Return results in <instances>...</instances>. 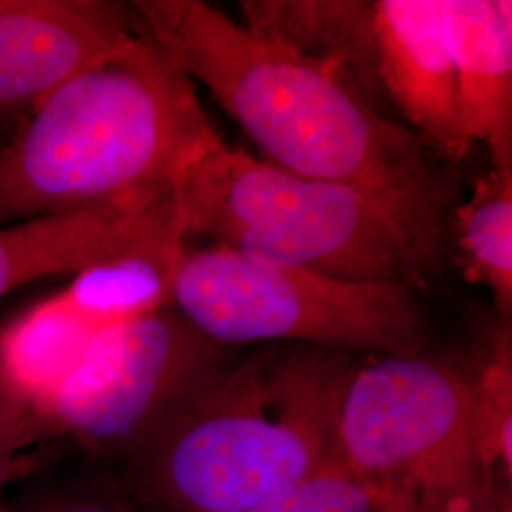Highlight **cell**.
<instances>
[{
  "mask_svg": "<svg viewBox=\"0 0 512 512\" xmlns=\"http://www.w3.org/2000/svg\"><path fill=\"white\" fill-rule=\"evenodd\" d=\"M220 143L196 82L141 25L0 147V226L169 190Z\"/></svg>",
  "mask_w": 512,
  "mask_h": 512,
  "instance_id": "3",
  "label": "cell"
},
{
  "mask_svg": "<svg viewBox=\"0 0 512 512\" xmlns=\"http://www.w3.org/2000/svg\"><path fill=\"white\" fill-rule=\"evenodd\" d=\"M459 264L469 283L494 296L503 317L512 308V171L492 169L454 213Z\"/></svg>",
  "mask_w": 512,
  "mask_h": 512,
  "instance_id": "13",
  "label": "cell"
},
{
  "mask_svg": "<svg viewBox=\"0 0 512 512\" xmlns=\"http://www.w3.org/2000/svg\"><path fill=\"white\" fill-rule=\"evenodd\" d=\"M351 71L366 99L403 116L425 147L456 162L469 150L458 131L439 0H372Z\"/></svg>",
  "mask_w": 512,
  "mask_h": 512,
  "instance_id": "8",
  "label": "cell"
},
{
  "mask_svg": "<svg viewBox=\"0 0 512 512\" xmlns=\"http://www.w3.org/2000/svg\"><path fill=\"white\" fill-rule=\"evenodd\" d=\"M511 327L501 323L488 338L484 357L471 374L486 452L495 469L511 478L512 353Z\"/></svg>",
  "mask_w": 512,
  "mask_h": 512,
  "instance_id": "15",
  "label": "cell"
},
{
  "mask_svg": "<svg viewBox=\"0 0 512 512\" xmlns=\"http://www.w3.org/2000/svg\"><path fill=\"white\" fill-rule=\"evenodd\" d=\"M232 355L171 304L99 332L37 401L55 456L109 471Z\"/></svg>",
  "mask_w": 512,
  "mask_h": 512,
  "instance_id": "7",
  "label": "cell"
},
{
  "mask_svg": "<svg viewBox=\"0 0 512 512\" xmlns=\"http://www.w3.org/2000/svg\"><path fill=\"white\" fill-rule=\"evenodd\" d=\"M188 238L351 281L425 287L421 266L380 207L340 184L298 177L224 141L173 184Z\"/></svg>",
  "mask_w": 512,
  "mask_h": 512,
  "instance_id": "5",
  "label": "cell"
},
{
  "mask_svg": "<svg viewBox=\"0 0 512 512\" xmlns=\"http://www.w3.org/2000/svg\"><path fill=\"white\" fill-rule=\"evenodd\" d=\"M243 512H374L361 484L332 458L293 488Z\"/></svg>",
  "mask_w": 512,
  "mask_h": 512,
  "instance_id": "17",
  "label": "cell"
},
{
  "mask_svg": "<svg viewBox=\"0 0 512 512\" xmlns=\"http://www.w3.org/2000/svg\"><path fill=\"white\" fill-rule=\"evenodd\" d=\"M473 512H512L511 482L494 480L476 501Z\"/></svg>",
  "mask_w": 512,
  "mask_h": 512,
  "instance_id": "18",
  "label": "cell"
},
{
  "mask_svg": "<svg viewBox=\"0 0 512 512\" xmlns=\"http://www.w3.org/2000/svg\"><path fill=\"white\" fill-rule=\"evenodd\" d=\"M169 304L226 348L293 344L414 355L427 346L412 287L340 279L213 243H186Z\"/></svg>",
  "mask_w": 512,
  "mask_h": 512,
  "instance_id": "6",
  "label": "cell"
},
{
  "mask_svg": "<svg viewBox=\"0 0 512 512\" xmlns=\"http://www.w3.org/2000/svg\"><path fill=\"white\" fill-rule=\"evenodd\" d=\"M54 461L37 403L0 361V501L21 476Z\"/></svg>",
  "mask_w": 512,
  "mask_h": 512,
  "instance_id": "16",
  "label": "cell"
},
{
  "mask_svg": "<svg viewBox=\"0 0 512 512\" xmlns=\"http://www.w3.org/2000/svg\"><path fill=\"white\" fill-rule=\"evenodd\" d=\"M186 243L181 224L154 234L78 272L42 308L69 336L90 344L99 332L169 304Z\"/></svg>",
  "mask_w": 512,
  "mask_h": 512,
  "instance_id": "12",
  "label": "cell"
},
{
  "mask_svg": "<svg viewBox=\"0 0 512 512\" xmlns=\"http://www.w3.org/2000/svg\"><path fill=\"white\" fill-rule=\"evenodd\" d=\"M139 27L120 2L0 0V122L27 116Z\"/></svg>",
  "mask_w": 512,
  "mask_h": 512,
  "instance_id": "9",
  "label": "cell"
},
{
  "mask_svg": "<svg viewBox=\"0 0 512 512\" xmlns=\"http://www.w3.org/2000/svg\"><path fill=\"white\" fill-rule=\"evenodd\" d=\"M131 8L268 164L365 196L429 275L439 268L450 190L414 131L382 114L336 67L258 35L203 0H137Z\"/></svg>",
  "mask_w": 512,
  "mask_h": 512,
  "instance_id": "1",
  "label": "cell"
},
{
  "mask_svg": "<svg viewBox=\"0 0 512 512\" xmlns=\"http://www.w3.org/2000/svg\"><path fill=\"white\" fill-rule=\"evenodd\" d=\"M355 363L293 344L232 355L103 473L145 512L247 511L332 459L334 412Z\"/></svg>",
  "mask_w": 512,
  "mask_h": 512,
  "instance_id": "2",
  "label": "cell"
},
{
  "mask_svg": "<svg viewBox=\"0 0 512 512\" xmlns=\"http://www.w3.org/2000/svg\"><path fill=\"white\" fill-rule=\"evenodd\" d=\"M0 512H145L109 475L74 459L40 465L21 476Z\"/></svg>",
  "mask_w": 512,
  "mask_h": 512,
  "instance_id": "14",
  "label": "cell"
},
{
  "mask_svg": "<svg viewBox=\"0 0 512 512\" xmlns=\"http://www.w3.org/2000/svg\"><path fill=\"white\" fill-rule=\"evenodd\" d=\"M181 224L173 188L0 226V296L99 260Z\"/></svg>",
  "mask_w": 512,
  "mask_h": 512,
  "instance_id": "10",
  "label": "cell"
},
{
  "mask_svg": "<svg viewBox=\"0 0 512 512\" xmlns=\"http://www.w3.org/2000/svg\"><path fill=\"white\" fill-rule=\"evenodd\" d=\"M332 458L374 512H473L494 480L511 482L486 452L469 370L425 351L353 365Z\"/></svg>",
  "mask_w": 512,
  "mask_h": 512,
  "instance_id": "4",
  "label": "cell"
},
{
  "mask_svg": "<svg viewBox=\"0 0 512 512\" xmlns=\"http://www.w3.org/2000/svg\"><path fill=\"white\" fill-rule=\"evenodd\" d=\"M463 143H482L492 169L512 171V2L439 0Z\"/></svg>",
  "mask_w": 512,
  "mask_h": 512,
  "instance_id": "11",
  "label": "cell"
}]
</instances>
